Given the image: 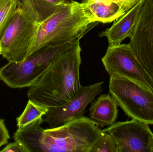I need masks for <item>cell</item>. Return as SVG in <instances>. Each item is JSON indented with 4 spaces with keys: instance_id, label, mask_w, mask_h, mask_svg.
Segmentation results:
<instances>
[{
    "instance_id": "obj_16",
    "label": "cell",
    "mask_w": 153,
    "mask_h": 152,
    "mask_svg": "<svg viewBox=\"0 0 153 152\" xmlns=\"http://www.w3.org/2000/svg\"><path fill=\"white\" fill-rule=\"evenodd\" d=\"M89 152H118L117 146L113 137L101 130L91 145Z\"/></svg>"
},
{
    "instance_id": "obj_7",
    "label": "cell",
    "mask_w": 153,
    "mask_h": 152,
    "mask_svg": "<svg viewBox=\"0 0 153 152\" xmlns=\"http://www.w3.org/2000/svg\"><path fill=\"white\" fill-rule=\"evenodd\" d=\"M110 76L127 79L153 92V78L137 58L128 44L108 46L101 59Z\"/></svg>"
},
{
    "instance_id": "obj_5",
    "label": "cell",
    "mask_w": 153,
    "mask_h": 152,
    "mask_svg": "<svg viewBox=\"0 0 153 152\" xmlns=\"http://www.w3.org/2000/svg\"><path fill=\"white\" fill-rule=\"evenodd\" d=\"M109 91L118 106L132 119L153 125V92L127 79L110 76Z\"/></svg>"
},
{
    "instance_id": "obj_22",
    "label": "cell",
    "mask_w": 153,
    "mask_h": 152,
    "mask_svg": "<svg viewBox=\"0 0 153 152\" xmlns=\"http://www.w3.org/2000/svg\"><path fill=\"white\" fill-rule=\"evenodd\" d=\"M1 46H0V55H1Z\"/></svg>"
},
{
    "instance_id": "obj_9",
    "label": "cell",
    "mask_w": 153,
    "mask_h": 152,
    "mask_svg": "<svg viewBox=\"0 0 153 152\" xmlns=\"http://www.w3.org/2000/svg\"><path fill=\"white\" fill-rule=\"evenodd\" d=\"M104 81L87 86H81L77 94L69 101L59 107L48 109L43 122L51 128L60 126L84 117L86 107L103 91Z\"/></svg>"
},
{
    "instance_id": "obj_21",
    "label": "cell",
    "mask_w": 153,
    "mask_h": 152,
    "mask_svg": "<svg viewBox=\"0 0 153 152\" xmlns=\"http://www.w3.org/2000/svg\"><path fill=\"white\" fill-rule=\"evenodd\" d=\"M149 152H153V136L151 138L149 144Z\"/></svg>"
},
{
    "instance_id": "obj_11",
    "label": "cell",
    "mask_w": 153,
    "mask_h": 152,
    "mask_svg": "<svg viewBox=\"0 0 153 152\" xmlns=\"http://www.w3.org/2000/svg\"><path fill=\"white\" fill-rule=\"evenodd\" d=\"M144 0H140L132 9L115 20L111 27L99 34L100 37L108 39L109 46L121 44L131 35L143 8Z\"/></svg>"
},
{
    "instance_id": "obj_3",
    "label": "cell",
    "mask_w": 153,
    "mask_h": 152,
    "mask_svg": "<svg viewBox=\"0 0 153 152\" xmlns=\"http://www.w3.org/2000/svg\"><path fill=\"white\" fill-rule=\"evenodd\" d=\"M98 23H92L86 17L82 3L67 1L38 25L28 57L44 46L58 45L81 39Z\"/></svg>"
},
{
    "instance_id": "obj_12",
    "label": "cell",
    "mask_w": 153,
    "mask_h": 152,
    "mask_svg": "<svg viewBox=\"0 0 153 152\" xmlns=\"http://www.w3.org/2000/svg\"><path fill=\"white\" fill-rule=\"evenodd\" d=\"M118 106L110 94L101 95L91 103L89 109L90 118L100 127L111 126L117 119Z\"/></svg>"
},
{
    "instance_id": "obj_4",
    "label": "cell",
    "mask_w": 153,
    "mask_h": 152,
    "mask_svg": "<svg viewBox=\"0 0 153 152\" xmlns=\"http://www.w3.org/2000/svg\"><path fill=\"white\" fill-rule=\"evenodd\" d=\"M76 40L44 46L22 62H9L0 68V79L10 88L29 87L48 69L56 58Z\"/></svg>"
},
{
    "instance_id": "obj_10",
    "label": "cell",
    "mask_w": 153,
    "mask_h": 152,
    "mask_svg": "<svg viewBox=\"0 0 153 152\" xmlns=\"http://www.w3.org/2000/svg\"><path fill=\"white\" fill-rule=\"evenodd\" d=\"M114 138L118 152H149L153 133L149 125L137 120L116 122L103 129Z\"/></svg>"
},
{
    "instance_id": "obj_17",
    "label": "cell",
    "mask_w": 153,
    "mask_h": 152,
    "mask_svg": "<svg viewBox=\"0 0 153 152\" xmlns=\"http://www.w3.org/2000/svg\"><path fill=\"white\" fill-rule=\"evenodd\" d=\"M18 0H0V37L10 18L17 10Z\"/></svg>"
},
{
    "instance_id": "obj_15",
    "label": "cell",
    "mask_w": 153,
    "mask_h": 152,
    "mask_svg": "<svg viewBox=\"0 0 153 152\" xmlns=\"http://www.w3.org/2000/svg\"><path fill=\"white\" fill-rule=\"evenodd\" d=\"M48 110L38 106L29 100L24 111L17 118L18 128L23 127L39 118L43 117Z\"/></svg>"
},
{
    "instance_id": "obj_13",
    "label": "cell",
    "mask_w": 153,
    "mask_h": 152,
    "mask_svg": "<svg viewBox=\"0 0 153 152\" xmlns=\"http://www.w3.org/2000/svg\"><path fill=\"white\" fill-rule=\"evenodd\" d=\"M67 0H18L29 18L39 25L58 11Z\"/></svg>"
},
{
    "instance_id": "obj_1",
    "label": "cell",
    "mask_w": 153,
    "mask_h": 152,
    "mask_svg": "<svg viewBox=\"0 0 153 152\" xmlns=\"http://www.w3.org/2000/svg\"><path fill=\"white\" fill-rule=\"evenodd\" d=\"M40 117L14 133V141L27 152H89L101 129L90 118L83 117L49 129L41 127Z\"/></svg>"
},
{
    "instance_id": "obj_8",
    "label": "cell",
    "mask_w": 153,
    "mask_h": 152,
    "mask_svg": "<svg viewBox=\"0 0 153 152\" xmlns=\"http://www.w3.org/2000/svg\"><path fill=\"white\" fill-rule=\"evenodd\" d=\"M129 38L130 48L153 78V0H144Z\"/></svg>"
},
{
    "instance_id": "obj_14",
    "label": "cell",
    "mask_w": 153,
    "mask_h": 152,
    "mask_svg": "<svg viewBox=\"0 0 153 152\" xmlns=\"http://www.w3.org/2000/svg\"><path fill=\"white\" fill-rule=\"evenodd\" d=\"M84 11L92 23H111L126 12L119 6L112 2L82 1Z\"/></svg>"
},
{
    "instance_id": "obj_19",
    "label": "cell",
    "mask_w": 153,
    "mask_h": 152,
    "mask_svg": "<svg viewBox=\"0 0 153 152\" xmlns=\"http://www.w3.org/2000/svg\"><path fill=\"white\" fill-rule=\"evenodd\" d=\"M10 138L9 132L5 126L4 120L0 118V148L6 145Z\"/></svg>"
},
{
    "instance_id": "obj_18",
    "label": "cell",
    "mask_w": 153,
    "mask_h": 152,
    "mask_svg": "<svg viewBox=\"0 0 153 152\" xmlns=\"http://www.w3.org/2000/svg\"><path fill=\"white\" fill-rule=\"evenodd\" d=\"M140 0H83V1H100L112 2L118 5L123 11L126 12L135 6Z\"/></svg>"
},
{
    "instance_id": "obj_2",
    "label": "cell",
    "mask_w": 153,
    "mask_h": 152,
    "mask_svg": "<svg viewBox=\"0 0 153 152\" xmlns=\"http://www.w3.org/2000/svg\"><path fill=\"white\" fill-rule=\"evenodd\" d=\"M80 40H76L60 54L48 69L29 87V100L49 109L62 106L76 95L81 87Z\"/></svg>"
},
{
    "instance_id": "obj_20",
    "label": "cell",
    "mask_w": 153,
    "mask_h": 152,
    "mask_svg": "<svg viewBox=\"0 0 153 152\" xmlns=\"http://www.w3.org/2000/svg\"><path fill=\"white\" fill-rule=\"evenodd\" d=\"M2 152H27L23 145L18 141L9 144L5 148L0 151Z\"/></svg>"
},
{
    "instance_id": "obj_6",
    "label": "cell",
    "mask_w": 153,
    "mask_h": 152,
    "mask_svg": "<svg viewBox=\"0 0 153 152\" xmlns=\"http://www.w3.org/2000/svg\"><path fill=\"white\" fill-rule=\"evenodd\" d=\"M38 26L17 7L1 37V55L9 62H20L28 57Z\"/></svg>"
}]
</instances>
